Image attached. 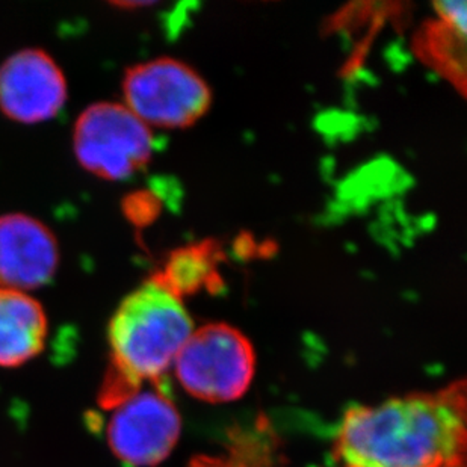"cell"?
Wrapping results in <instances>:
<instances>
[{"label":"cell","mask_w":467,"mask_h":467,"mask_svg":"<svg viewBox=\"0 0 467 467\" xmlns=\"http://www.w3.org/2000/svg\"><path fill=\"white\" fill-rule=\"evenodd\" d=\"M47 317L26 292L0 287V366L14 368L43 351Z\"/></svg>","instance_id":"9"},{"label":"cell","mask_w":467,"mask_h":467,"mask_svg":"<svg viewBox=\"0 0 467 467\" xmlns=\"http://www.w3.org/2000/svg\"><path fill=\"white\" fill-rule=\"evenodd\" d=\"M345 467V466H344Z\"/></svg>","instance_id":"14"},{"label":"cell","mask_w":467,"mask_h":467,"mask_svg":"<svg viewBox=\"0 0 467 467\" xmlns=\"http://www.w3.org/2000/svg\"><path fill=\"white\" fill-rule=\"evenodd\" d=\"M464 379L347 410L335 441L345 467H464Z\"/></svg>","instance_id":"1"},{"label":"cell","mask_w":467,"mask_h":467,"mask_svg":"<svg viewBox=\"0 0 467 467\" xmlns=\"http://www.w3.org/2000/svg\"><path fill=\"white\" fill-rule=\"evenodd\" d=\"M67 80L49 53L25 49L0 66V109L18 123H41L62 109Z\"/></svg>","instance_id":"7"},{"label":"cell","mask_w":467,"mask_h":467,"mask_svg":"<svg viewBox=\"0 0 467 467\" xmlns=\"http://www.w3.org/2000/svg\"><path fill=\"white\" fill-rule=\"evenodd\" d=\"M190 467H271V452L256 437L239 436L227 454L197 455Z\"/></svg>","instance_id":"12"},{"label":"cell","mask_w":467,"mask_h":467,"mask_svg":"<svg viewBox=\"0 0 467 467\" xmlns=\"http://www.w3.org/2000/svg\"><path fill=\"white\" fill-rule=\"evenodd\" d=\"M181 428L174 402L159 386L155 390H140L119 404L106 428V439L123 463L151 467L174 450Z\"/></svg>","instance_id":"6"},{"label":"cell","mask_w":467,"mask_h":467,"mask_svg":"<svg viewBox=\"0 0 467 467\" xmlns=\"http://www.w3.org/2000/svg\"><path fill=\"white\" fill-rule=\"evenodd\" d=\"M174 366L177 379L190 395L213 404L229 402L250 388L256 354L238 328L208 324L192 331Z\"/></svg>","instance_id":"3"},{"label":"cell","mask_w":467,"mask_h":467,"mask_svg":"<svg viewBox=\"0 0 467 467\" xmlns=\"http://www.w3.org/2000/svg\"><path fill=\"white\" fill-rule=\"evenodd\" d=\"M194 330L181 296L155 278L126 296L108 330L112 368L103 390L105 406H119L144 383L161 384Z\"/></svg>","instance_id":"2"},{"label":"cell","mask_w":467,"mask_h":467,"mask_svg":"<svg viewBox=\"0 0 467 467\" xmlns=\"http://www.w3.org/2000/svg\"><path fill=\"white\" fill-rule=\"evenodd\" d=\"M126 106L149 128L185 129L208 112L206 80L185 62L159 57L130 67L123 79Z\"/></svg>","instance_id":"4"},{"label":"cell","mask_w":467,"mask_h":467,"mask_svg":"<svg viewBox=\"0 0 467 467\" xmlns=\"http://www.w3.org/2000/svg\"><path fill=\"white\" fill-rule=\"evenodd\" d=\"M215 250L213 245H194L174 253L155 280L174 296L194 294L215 282Z\"/></svg>","instance_id":"10"},{"label":"cell","mask_w":467,"mask_h":467,"mask_svg":"<svg viewBox=\"0 0 467 467\" xmlns=\"http://www.w3.org/2000/svg\"><path fill=\"white\" fill-rule=\"evenodd\" d=\"M73 147L84 170L106 181H123L146 167L155 140L150 128L128 106L102 102L80 114Z\"/></svg>","instance_id":"5"},{"label":"cell","mask_w":467,"mask_h":467,"mask_svg":"<svg viewBox=\"0 0 467 467\" xmlns=\"http://www.w3.org/2000/svg\"><path fill=\"white\" fill-rule=\"evenodd\" d=\"M457 46H464V36L437 20L428 26L427 31L419 40V49L427 55L428 61L441 67L443 73H448L455 84H464V68L457 64Z\"/></svg>","instance_id":"11"},{"label":"cell","mask_w":467,"mask_h":467,"mask_svg":"<svg viewBox=\"0 0 467 467\" xmlns=\"http://www.w3.org/2000/svg\"><path fill=\"white\" fill-rule=\"evenodd\" d=\"M439 20L466 36L467 11L466 2H436L432 5Z\"/></svg>","instance_id":"13"},{"label":"cell","mask_w":467,"mask_h":467,"mask_svg":"<svg viewBox=\"0 0 467 467\" xmlns=\"http://www.w3.org/2000/svg\"><path fill=\"white\" fill-rule=\"evenodd\" d=\"M59 265L55 234L23 213L0 216V287L31 291L52 280Z\"/></svg>","instance_id":"8"}]
</instances>
